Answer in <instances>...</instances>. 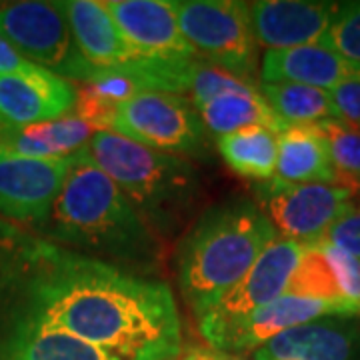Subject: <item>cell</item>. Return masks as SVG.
<instances>
[{
  "instance_id": "cell-4",
  "label": "cell",
  "mask_w": 360,
  "mask_h": 360,
  "mask_svg": "<svg viewBox=\"0 0 360 360\" xmlns=\"http://www.w3.org/2000/svg\"><path fill=\"white\" fill-rule=\"evenodd\" d=\"M86 153L136 208L155 234L170 236L184 224L200 193L191 160L158 153L116 132H94Z\"/></svg>"
},
{
  "instance_id": "cell-5",
  "label": "cell",
  "mask_w": 360,
  "mask_h": 360,
  "mask_svg": "<svg viewBox=\"0 0 360 360\" xmlns=\"http://www.w3.org/2000/svg\"><path fill=\"white\" fill-rule=\"evenodd\" d=\"M184 39L200 60L258 86V42L250 20V4L238 0H174Z\"/></svg>"
},
{
  "instance_id": "cell-9",
  "label": "cell",
  "mask_w": 360,
  "mask_h": 360,
  "mask_svg": "<svg viewBox=\"0 0 360 360\" xmlns=\"http://www.w3.org/2000/svg\"><path fill=\"white\" fill-rule=\"evenodd\" d=\"M300 255L302 245L281 236L264 248L252 269L198 319V330L210 348L257 310L286 295Z\"/></svg>"
},
{
  "instance_id": "cell-16",
  "label": "cell",
  "mask_w": 360,
  "mask_h": 360,
  "mask_svg": "<svg viewBox=\"0 0 360 360\" xmlns=\"http://www.w3.org/2000/svg\"><path fill=\"white\" fill-rule=\"evenodd\" d=\"M0 360H118L75 336L0 309Z\"/></svg>"
},
{
  "instance_id": "cell-13",
  "label": "cell",
  "mask_w": 360,
  "mask_h": 360,
  "mask_svg": "<svg viewBox=\"0 0 360 360\" xmlns=\"http://www.w3.org/2000/svg\"><path fill=\"white\" fill-rule=\"evenodd\" d=\"M77 89L66 78L37 66L22 75H0V124H37L70 115Z\"/></svg>"
},
{
  "instance_id": "cell-12",
  "label": "cell",
  "mask_w": 360,
  "mask_h": 360,
  "mask_svg": "<svg viewBox=\"0 0 360 360\" xmlns=\"http://www.w3.org/2000/svg\"><path fill=\"white\" fill-rule=\"evenodd\" d=\"M326 316H360V310L352 304L283 295L229 330L212 348L226 354H246L283 333Z\"/></svg>"
},
{
  "instance_id": "cell-23",
  "label": "cell",
  "mask_w": 360,
  "mask_h": 360,
  "mask_svg": "<svg viewBox=\"0 0 360 360\" xmlns=\"http://www.w3.org/2000/svg\"><path fill=\"white\" fill-rule=\"evenodd\" d=\"M258 90L286 129L336 118L328 90L288 82H260Z\"/></svg>"
},
{
  "instance_id": "cell-30",
  "label": "cell",
  "mask_w": 360,
  "mask_h": 360,
  "mask_svg": "<svg viewBox=\"0 0 360 360\" xmlns=\"http://www.w3.org/2000/svg\"><path fill=\"white\" fill-rule=\"evenodd\" d=\"M30 238H32L30 232H26L25 229L16 226L8 220L0 219V274Z\"/></svg>"
},
{
  "instance_id": "cell-29",
  "label": "cell",
  "mask_w": 360,
  "mask_h": 360,
  "mask_svg": "<svg viewBox=\"0 0 360 360\" xmlns=\"http://www.w3.org/2000/svg\"><path fill=\"white\" fill-rule=\"evenodd\" d=\"M328 94L336 118L360 129V78L340 82L338 86L328 90Z\"/></svg>"
},
{
  "instance_id": "cell-15",
  "label": "cell",
  "mask_w": 360,
  "mask_h": 360,
  "mask_svg": "<svg viewBox=\"0 0 360 360\" xmlns=\"http://www.w3.org/2000/svg\"><path fill=\"white\" fill-rule=\"evenodd\" d=\"M252 360H360V316H326L272 338Z\"/></svg>"
},
{
  "instance_id": "cell-24",
  "label": "cell",
  "mask_w": 360,
  "mask_h": 360,
  "mask_svg": "<svg viewBox=\"0 0 360 360\" xmlns=\"http://www.w3.org/2000/svg\"><path fill=\"white\" fill-rule=\"evenodd\" d=\"M286 295L348 304L342 298L336 272L326 257V252L322 250L321 240L302 245V255H300L298 266L288 283Z\"/></svg>"
},
{
  "instance_id": "cell-2",
  "label": "cell",
  "mask_w": 360,
  "mask_h": 360,
  "mask_svg": "<svg viewBox=\"0 0 360 360\" xmlns=\"http://www.w3.org/2000/svg\"><path fill=\"white\" fill-rule=\"evenodd\" d=\"M44 240L98 258L122 269L155 272L162 260L156 234L136 208L118 191L86 153L72 156L49 222L40 231Z\"/></svg>"
},
{
  "instance_id": "cell-10",
  "label": "cell",
  "mask_w": 360,
  "mask_h": 360,
  "mask_svg": "<svg viewBox=\"0 0 360 360\" xmlns=\"http://www.w3.org/2000/svg\"><path fill=\"white\" fill-rule=\"evenodd\" d=\"M70 162L72 156L40 160L0 153V219L20 229L25 224L42 231L65 184Z\"/></svg>"
},
{
  "instance_id": "cell-17",
  "label": "cell",
  "mask_w": 360,
  "mask_h": 360,
  "mask_svg": "<svg viewBox=\"0 0 360 360\" xmlns=\"http://www.w3.org/2000/svg\"><path fill=\"white\" fill-rule=\"evenodd\" d=\"M354 78H360V65L345 60L321 44L266 51L258 70L260 82H288L321 90H333Z\"/></svg>"
},
{
  "instance_id": "cell-19",
  "label": "cell",
  "mask_w": 360,
  "mask_h": 360,
  "mask_svg": "<svg viewBox=\"0 0 360 360\" xmlns=\"http://www.w3.org/2000/svg\"><path fill=\"white\" fill-rule=\"evenodd\" d=\"M92 134L94 130L72 112L25 127L0 124V153L40 160L68 158L80 153Z\"/></svg>"
},
{
  "instance_id": "cell-20",
  "label": "cell",
  "mask_w": 360,
  "mask_h": 360,
  "mask_svg": "<svg viewBox=\"0 0 360 360\" xmlns=\"http://www.w3.org/2000/svg\"><path fill=\"white\" fill-rule=\"evenodd\" d=\"M210 136H224L248 127H264L281 134L286 127L270 110L258 86L234 80L231 86L219 90L206 103L194 108Z\"/></svg>"
},
{
  "instance_id": "cell-31",
  "label": "cell",
  "mask_w": 360,
  "mask_h": 360,
  "mask_svg": "<svg viewBox=\"0 0 360 360\" xmlns=\"http://www.w3.org/2000/svg\"><path fill=\"white\" fill-rule=\"evenodd\" d=\"M37 65L26 60L22 54L14 51L6 40L0 37V75H22L34 70Z\"/></svg>"
},
{
  "instance_id": "cell-21",
  "label": "cell",
  "mask_w": 360,
  "mask_h": 360,
  "mask_svg": "<svg viewBox=\"0 0 360 360\" xmlns=\"http://www.w3.org/2000/svg\"><path fill=\"white\" fill-rule=\"evenodd\" d=\"M274 179L288 184H340L326 141L316 124L288 127L278 134Z\"/></svg>"
},
{
  "instance_id": "cell-22",
  "label": "cell",
  "mask_w": 360,
  "mask_h": 360,
  "mask_svg": "<svg viewBox=\"0 0 360 360\" xmlns=\"http://www.w3.org/2000/svg\"><path fill=\"white\" fill-rule=\"evenodd\" d=\"M217 148L231 170L245 179L264 182L274 176L278 134L264 127H248L217 139Z\"/></svg>"
},
{
  "instance_id": "cell-7",
  "label": "cell",
  "mask_w": 360,
  "mask_h": 360,
  "mask_svg": "<svg viewBox=\"0 0 360 360\" xmlns=\"http://www.w3.org/2000/svg\"><path fill=\"white\" fill-rule=\"evenodd\" d=\"M110 132L158 153L210 158V134L193 104L179 94H134L118 106Z\"/></svg>"
},
{
  "instance_id": "cell-27",
  "label": "cell",
  "mask_w": 360,
  "mask_h": 360,
  "mask_svg": "<svg viewBox=\"0 0 360 360\" xmlns=\"http://www.w3.org/2000/svg\"><path fill=\"white\" fill-rule=\"evenodd\" d=\"M321 245L335 269L342 298L360 310V260L340 250L338 246L330 245L326 238H321Z\"/></svg>"
},
{
  "instance_id": "cell-18",
  "label": "cell",
  "mask_w": 360,
  "mask_h": 360,
  "mask_svg": "<svg viewBox=\"0 0 360 360\" xmlns=\"http://www.w3.org/2000/svg\"><path fill=\"white\" fill-rule=\"evenodd\" d=\"M56 4L65 14L78 51L94 68H116L141 60L122 39L104 2L65 0Z\"/></svg>"
},
{
  "instance_id": "cell-32",
  "label": "cell",
  "mask_w": 360,
  "mask_h": 360,
  "mask_svg": "<svg viewBox=\"0 0 360 360\" xmlns=\"http://www.w3.org/2000/svg\"><path fill=\"white\" fill-rule=\"evenodd\" d=\"M180 360H226V352L214 348H191Z\"/></svg>"
},
{
  "instance_id": "cell-6",
  "label": "cell",
  "mask_w": 360,
  "mask_h": 360,
  "mask_svg": "<svg viewBox=\"0 0 360 360\" xmlns=\"http://www.w3.org/2000/svg\"><path fill=\"white\" fill-rule=\"evenodd\" d=\"M0 37L26 60L60 78L86 84L94 66L80 54L56 2L22 0L0 6Z\"/></svg>"
},
{
  "instance_id": "cell-28",
  "label": "cell",
  "mask_w": 360,
  "mask_h": 360,
  "mask_svg": "<svg viewBox=\"0 0 360 360\" xmlns=\"http://www.w3.org/2000/svg\"><path fill=\"white\" fill-rule=\"evenodd\" d=\"M330 245L338 246L348 255L360 260V202L354 200L352 208L345 212L324 234Z\"/></svg>"
},
{
  "instance_id": "cell-1",
  "label": "cell",
  "mask_w": 360,
  "mask_h": 360,
  "mask_svg": "<svg viewBox=\"0 0 360 360\" xmlns=\"http://www.w3.org/2000/svg\"><path fill=\"white\" fill-rule=\"evenodd\" d=\"M0 309L118 360H176L182 324L160 281L34 236L0 274Z\"/></svg>"
},
{
  "instance_id": "cell-8",
  "label": "cell",
  "mask_w": 360,
  "mask_h": 360,
  "mask_svg": "<svg viewBox=\"0 0 360 360\" xmlns=\"http://www.w3.org/2000/svg\"><path fill=\"white\" fill-rule=\"evenodd\" d=\"M260 210L281 238L310 245L324 238L328 229L356 200V188L345 184H288L274 176L255 186Z\"/></svg>"
},
{
  "instance_id": "cell-11",
  "label": "cell",
  "mask_w": 360,
  "mask_h": 360,
  "mask_svg": "<svg viewBox=\"0 0 360 360\" xmlns=\"http://www.w3.org/2000/svg\"><path fill=\"white\" fill-rule=\"evenodd\" d=\"M116 28L139 58L196 60L198 52L180 30L172 2L108 0L104 2Z\"/></svg>"
},
{
  "instance_id": "cell-26",
  "label": "cell",
  "mask_w": 360,
  "mask_h": 360,
  "mask_svg": "<svg viewBox=\"0 0 360 360\" xmlns=\"http://www.w3.org/2000/svg\"><path fill=\"white\" fill-rule=\"evenodd\" d=\"M319 44L336 52L345 60L360 65V2L338 4L335 18Z\"/></svg>"
},
{
  "instance_id": "cell-25",
  "label": "cell",
  "mask_w": 360,
  "mask_h": 360,
  "mask_svg": "<svg viewBox=\"0 0 360 360\" xmlns=\"http://www.w3.org/2000/svg\"><path fill=\"white\" fill-rule=\"evenodd\" d=\"M328 146L340 184L359 188L360 186V129L338 118H328L316 124Z\"/></svg>"
},
{
  "instance_id": "cell-14",
  "label": "cell",
  "mask_w": 360,
  "mask_h": 360,
  "mask_svg": "<svg viewBox=\"0 0 360 360\" xmlns=\"http://www.w3.org/2000/svg\"><path fill=\"white\" fill-rule=\"evenodd\" d=\"M340 2L258 0L250 2V20L258 46L283 51L319 44Z\"/></svg>"
},
{
  "instance_id": "cell-3",
  "label": "cell",
  "mask_w": 360,
  "mask_h": 360,
  "mask_svg": "<svg viewBox=\"0 0 360 360\" xmlns=\"http://www.w3.org/2000/svg\"><path fill=\"white\" fill-rule=\"evenodd\" d=\"M278 234L246 196L217 202L194 220L176 246L180 295L196 321L245 276Z\"/></svg>"
}]
</instances>
